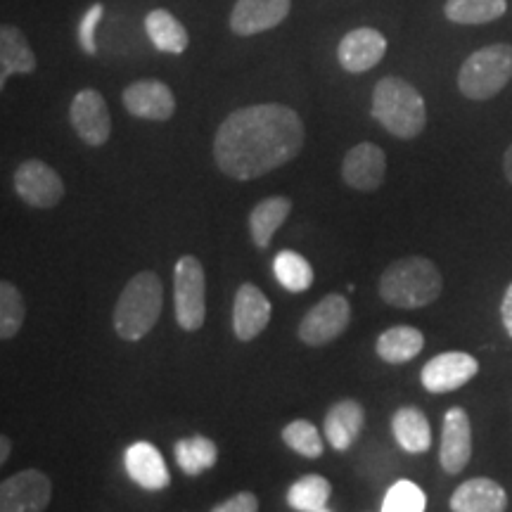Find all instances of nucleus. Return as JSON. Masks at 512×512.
Wrapping results in <instances>:
<instances>
[{"label":"nucleus","instance_id":"nucleus-1","mask_svg":"<svg viewBox=\"0 0 512 512\" xmlns=\"http://www.w3.org/2000/svg\"><path fill=\"white\" fill-rule=\"evenodd\" d=\"M304 121L292 107L266 102L235 110L214 138V159L235 181H254L292 162L304 147Z\"/></svg>","mask_w":512,"mask_h":512},{"label":"nucleus","instance_id":"nucleus-2","mask_svg":"<svg viewBox=\"0 0 512 512\" xmlns=\"http://www.w3.org/2000/svg\"><path fill=\"white\" fill-rule=\"evenodd\" d=\"M370 117L394 138L413 140L427 126V107L420 91L399 76H384L373 91Z\"/></svg>","mask_w":512,"mask_h":512},{"label":"nucleus","instance_id":"nucleus-3","mask_svg":"<svg viewBox=\"0 0 512 512\" xmlns=\"http://www.w3.org/2000/svg\"><path fill=\"white\" fill-rule=\"evenodd\" d=\"M444 278L437 264L425 256H406L384 268L380 297L396 309H422L437 302Z\"/></svg>","mask_w":512,"mask_h":512},{"label":"nucleus","instance_id":"nucleus-4","mask_svg":"<svg viewBox=\"0 0 512 512\" xmlns=\"http://www.w3.org/2000/svg\"><path fill=\"white\" fill-rule=\"evenodd\" d=\"M164 290L157 273L140 271L128 280L114 306V332L126 342L147 337L162 316Z\"/></svg>","mask_w":512,"mask_h":512},{"label":"nucleus","instance_id":"nucleus-5","mask_svg":"<svg viewBox=\"0 0 512 512\" xmlns=\"http://www.w3.org/2000/svg\"><path fill=\"white\" fill-rule=\"evenodd\" d=\"M512 79V46L494 43L463 62L458 72V88L467 100H491Z\"/></svg>","mask_w":512,"mask_h":512},{"label":"nucleus","instance_id":"nucleus-6","mask_svg":"<svg viewBox=\"0 0 512 512\" xmlns=\"http://www.w3.org/2000/svg\"><path fill=\"white\" fill-rule=\"evenodd\" d=\"M174 311L176 323L185 332H197L207 320V278L200 259L185 254L174 268Z\"/></svg>","mask_w":512,"mask_h":512},{"label":"nucleus","instance_id":"nucleus-7","mask_svg":"<svg viewBox=\"0 0 512 512\" xmlns=\"http://www.w3.org/2000/svg\"><path fill=\"white\" fill-rule=\"evenodd\" d=\"M351 323V304L344 294H325L299 323V339L306 347H325Z\"/></svg>","mask_w":512,"mask_h":512},{"label":"nucleus","instance_id":"nucleus-8","mask_svg":"<svg viewBox=\"0 0 512 512\" xmlns=\"http://www.w3.org/2000/svg\"><path fill=\"white\" fill-rule=\"evenodd\" d=\"M15 190L19 200L36 209H53L64 197L60 174L41 159H27L17 166Z\"/></svg>","mask_w":512,"mask_h":512},{"label":"nucleus","instance_id":"nucleus-9","mask_svg":"<svg viewBox=\"0 0 512 512\" xmlns=\"http://www.w3.org/2000/svg\"><path fill=\"white\" fill-rule=\"evenodd\" d=\"M53 496V484L41 470H22L0 484V512H43Z\"/></svg>","mask_w":512,"mask_h":512},{"label":"nucleus","instance_id":"nucleus-10","mask_svg":"<svg viewBox=\"0 0 512 512\" xmlns=\"http://www.w3.org/2000/svg\"><path fill=\"white\" fill-rule=\"evenodd\" d=\"M69 121L86 145L100 147L112 136V117L107 102L93 88H83L74 95L72 107H69Z\"/></svg>","mask_w":512,"mask_h":512},{"label":"nucleus","instance_id":"nucleus-11","mask_svg":"<svg viewBox=\"0 0 512 512\" xmlns=\"http://www.w3.org/2000/svg\"><path fill=\"white\" fill-rule=\"evenodd\" d=\"M479 373V363L475 356L465 351H446V354L434 356L425 363L420 373V382L427 392L448 394L456 392Z\"/></svg>","mask_w":512,"mask_h":512},{"label":"nucleus","instance_id":"nucleus-12","mask_svg":"<svg viewBox=\"0 0 512 512\" xmlns=\"http://www.w3.org/2000/svg\"><path fill=\"white\" fill-rule=\"evenodd\" d=\"M121 100H124L128 114L136 119L169 121L176 112L174 91L164 81L157 79H143L131 83L124 95H121Z\"/></svg>","mask_w":512,"mask_h":512},{"label":"nucleus","instance_id":"nucleus-13","mask_svg":"<svg viewBox=\"0 0 512 512\" xmlns=\"http://www.w3.org/2000/svg\"><path fill=\"white\" fill-rule=\"evenodd\" d=\"M472 458V425L460 406L448 408L441 427L439 463L448 475L463 472Z\"/></svg>","mask_w":512,"mask_h":512},{"label":"nucleus","instance_id":"nucleus-14","mask_svg":"<svg viewBox=\"0 0 512 512\" xmlns=\"http://www.w3.org/2000/svg\"><path fill=\"white\" fill-rule=\"evenodd\" d=\"M387 53V38L373 27H361L349 31L347 36L339 41L337 60L342 69L351 74H363L377 67Z\"/></svg>","mask_w":512,"mask_h":512},{"label":"nucleus","instance_id":"nucleus-15","mask_svg":"<svg viewBox=\"0 0 512 512\" xmlns=\"http://www.w3.org/2000/svg\"><path fill=\"white\" fill-rule=\"evenodd\" d=\"M387 174V155L375 143H358L351 147L342 162V178L349 188L373 192L384 183Z\"/></svg>","mask_w":512,"mask_h":512},{"label":"nucleus","instance_id":"nucleus-16","mask_svg":"<svg viewBox=\"0 0 512 512\" xmlns=\"http://www.w3.org/2000/svg\"><path fill=\"white\" fill-rule=\"evenodd\" d=\"M271 320V302L252 283L240 285L233 302V332L240 342H252L266 330Z\"/></svg>","mask_w":512,"mask_h":512},{"label":"nucleus","instance_id":"nucleus-17","mask_svg":"<svg viewBox=\"0 0 512 512\" xmlns=\"http://www.w3.org/2000/svg\"><path fill=\"white\" fill-rule=\"evenodd\" d=\"M292 0H238L230 12V29L238 36H254L278 27L290 15Z\"/></svg>","mask_w":512,"mask_h":512},{"label":"nucleus","instance_id":"nucleus-18","mask_svg":"<svg viewBox=\"0 0 512 512\" xmlns=\"http://www.w3.org/2000/svg\"><path fill=\"white\" fill-rule=\"evenodd\" d=\"M124 465L128 477L145 491H162L171 484L169 467L164 463V456L157 446L150 441H136L126 448Z\"/></svg>","mask_w":512,"mask_h":512},{"label":"nucleus","instance_id":"nucleus-19","mask_svg":"<svg viewBox=\"0 0 512 512\" xmlns=\"http://www.w3.org/2000/svg\"><path fill=\"white\" fill-rule=\"evenodd\" d=\"M363 425H366V408L356 399H342L332 403L330 411L325 413V439L335 451H349L361 437Z\"/></svg>","mask_w":512,"mask_h":512},{"label":"nucleus","instance_id":"nucleus-20","mask_svg":"<svg viewBox=\"0 0 512 512\" xmlns=\"http://www.w3.org/2000/svg\"><path fill=\"white\" fill-rule=\"evenodd\" d=\"M453 512H505L508 510V494L494 479L475 477L467 479L453 491Z\"/></svg>","mask_w":512,"mask_h":512},{"label":"nucleus","instance_id":"nucleus-21","mask_svg":"<svg viewBox=\"0 0 512 512\" xmlns=\"http://www.w3.org/2000/svg\"><path fill=\"white\" fill-rule=\"evenodd\" d=\"M36 69L34 50L29 48L27 36L17 27L3 24L0 29V88L12 74H31Z\"/></svg>","mask_w":512,"mask_h":512},{"label":"nucleus","instance_id":"nucleus-22","mask_svg":"<svg viewBox=\"0 0 512 512\" xmlns=\"http://www.w3.org/2000/svg\"><path fill=\"white\" fill-rule=\"evenodd\" d=\"M392 432L396 444L408 453H425L432 446V427L427 415L415 406H403L394 413Z\"/></svg>","mask_w":512,"mask_h":512},{"label":"nucleus","instance_id":"nucleus-23","mask_svg":"<svg viewBox=\"0 0 512 512\" xmlns=\"http://www.w3.org/2000/svg\"><path fill=\"white\" fill-rule=\"evenodd\" d=\"M422 349H425V335L413 325H396V328L384 330L375 344L377 356L389 366L413 361Z\"/></svg>","mask_w":512,"mask_h":512},{"label":"nucleus","instance_id":"nucleus-24","mask_svg":"<svg viewBox=\"0 0 512 512\" xmlns=\"http://www.w3.org/2000/svg\"><path fill=\"white\" fill-rule=\"evenodd\" d=\"M292 211L290 197L275 195L268 200L259 202L249 214V233H252V242L259 249H266L271 245L273 235L278 233L280 226L287 221Z\"/></svg>","mask_w":512,"mask_h":512},{"label":"nucleus","instance_id":"nucleus-25","mask_svg":"<svg viewBox=\"0 0 512 512\" xmlns=\"http://www.w3.org/2000/svg\"><path fill=\"white\" fill-rule=\"evenodd\" d=\"M145 31L150 36L152 46L162 50V53L181 55L188 50V31H185L181 19H176L169 10H152L145 17Z\"/></svg>","mask_w":512,"mask_h":512},{"label":"nucleus","instance_id":"nucleus-26","mask_svg":"<svg viewBox=\"0 0 512 512\" xmlns=\"http://www.w3.org/2000/svg\"><path fill=\"white\" fill-rule=\"evenodd\" d=\"M176 453V463L188 477H197L202 472L211 470L219 460V448H216L214 441L209 437H188V439H178L174 446Z\"/></svg>","mask_w":512,"mask_h":512},{"label":"nucleus","instance_id":"nucleus-27","mask_svg":"<svg viewBox=\"0 0 512 512\" xmlns=\"http://www.w3.org/2000/svg\"><path fill=\"white\" fill-rule=\"evenodd\" d=\"M508 0H446L444 15L453 24H489L501 19Z\"/></svg>","mask_w":512,"mask_h":512},{"label":"nucleus","instance_id":"nucleus-28","mask_svg":"<svg viewBox=\"0 0 512 512\" xmlns=\"http://www.w3.org/2000/svg\"><path fill=\"white\" fill-rule=\"evenodd\" d=\"M273 275L287 292H306L313 285V280H316L309 259H304L299 252H292V249H283V252L275 256Z\"/></svg>","mask_w":512,"mask_h":512},{"label":"nucleus","instance_id":"nucleus-29","mask_svg":"<svg viewBox=\"0 0 512 512\" xmlns=\"http://www.w3.org/2000/svg\"><path fill=\"white\" fill-rule=\"evenodd\" d=\"M332 486L323 475H306L287 491V503L299 512H320L328 505Z\"/></svg>","mask_w":512,"mask_h":512},{"label":"nucleus","instance_id":"nucleus-30","mask_svg":"<svg viewBox=\"0 0 512 512\" xmlns=\"http://www.w3.org/2000/svg\"><path fill=\"white\" fill-rule=\"evenodd\" d=\"M24 318H27V304H24L22 292L17 285L3 280L0 283V339L8 342L22 330Z\"/></svg>","mask_w":512,"mask_h":512},{"label":"nucleus","instance_id":"nucleus-31","mask_svg":"<svg viewBox=\"0 0 512 512\" xmlns=\"http://www.w3.org/2000/svg\"><path fill=\"white\" fill-rule=\"evenodd\" d=\"M283 441L292 448L294 453L304 458H320L323 456V439H320V432L313 427L309 420H294L283 430Z\"/></svg>","mask_w":512,"mask_h":512},{"label":"nucleus","instance_id":"nucleus-32","mask_svg":"<svg viewBox=\"0 0 512 512\" xmlns=\"http://www.w3.org/2000/svg\"><path fill=\"white\" fill-rule=\"evenodd\" d=\"M427 496L415 482L401 479L387 491L382 503V512H425Z\"/></svg>","mask_w":512,"mask_h":512},{"label":"nucleus","instance_id":"nucleus-33","mask_svg":"<svg viewBox=\"0 0 512 512\" xmlns=\"http://www.w3.org/2000/svg\"><path fill=\"white\" fill-rule=\"evenodd\" d=\"M102 17H105V5H102V3H93L91 8L83 12L81 24H79V46L86 55H98L95 29H98Z\"/></svg>","mask_w":512,"mask_h":512},{"label":"nucleus","instance_id":"nucleus-34","mask_svg":"<svg viewBox=\"0 0 512 512\" xmlns=\"http://www.w3.org/2000/svg\"><path fill=\"white\" fill-rule=\"evenodd\" d=\"M211 512H259V498L249 491H240V494L230 496L228 501L216 505Z\"/></svg>","mask_w":512,"mask_h":512},{"label":"nucleus","instance_id":"nucleus-35","mask_svg":"<svg viewBox=\"0 0 512 512\" xmlns=\"http://www.w3.org/2000/svg\"><path fill=\"white\" fill-rule=\"evenodd\" d=\"M501 318H503V328L508 335L512 337V283L508 285V290L503 294L501 302Z\"/></svg>","mask_w":512,"mask_h":512},{"label":"nucleus","instance_id":"nucleus-36","mask_svg":"<svg viewBox=\"0 0 512 512\" xmlns=\"http://www.w3.org/2000/svg\"><path fill=\"white\" fill-rule=\"evenodd\" d=\"M503 174H505V178H508V183L512 185V145L505 150V155H503Z\"/></svg>","mask_w":512,"mask_h":512},{"label":"nucleus","instance_id":"nucleus-37","mask_svg":"<svg viewBox=\"0 0 512 512\" xmlns=\"http://www.w3.org/2000/svg\"><path fill=\"white\" fill-rule=\"evenodd\" d=\"M12 451V441L8 437H0V463H8Z\"/></svg>","mask_w":512,"mask_h":512},{"label":"nucleus","instance_id":"nucleus-38","mask_svg":"<svg viewBox=\"0 0 512 512\" xmlns=\"http://www.w3.org/2000/svg\"><path fill=\"white\" fill-rule=\"evenodd\" d=\"M320 512H330V510H325V508H323V510H320Z\"/></svg>","mask_w":512,"mask_h":512}]
</instances>
